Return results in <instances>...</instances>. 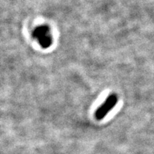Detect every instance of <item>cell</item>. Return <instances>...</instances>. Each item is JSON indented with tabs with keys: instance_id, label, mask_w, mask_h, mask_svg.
<instances>
[{
	"instance_id": "cell-1",
	"label": "cell",
	"mask_w": 154,
	"mask_h": 154,
	"mask_svg": "<svg viewBox=\"0 0 154 154\" xmlns=\"http://www.w3.org/2000/svg\"><path fill=\"white\" fill-rule=\"evenodd\" d=\"M118 102V96L116 94H111L106 98L102 104L98 108L95 112V118L96 120H102L104 119L109 112L112 110L113 108L116 105Z\"/></svg>"
},
{
	"instance_id": "cell-2",
	"label": "cell",
	"mask_w": 154,
	"mask_h": 154,
	"mask_svg": "<svg viewBox=\"0 0 154 154\" xmlns=\"http://www.w3.org/2000/svg\"><path fill=\"white\" fill-rule=\"evenodd\" d=\"M33 34L36 38H38L39 44H41L42 47H49L52 43L49 28L47 26H41L36 28Z\"/></svg>"
}]
</instances>
